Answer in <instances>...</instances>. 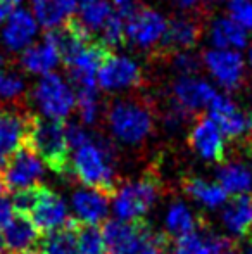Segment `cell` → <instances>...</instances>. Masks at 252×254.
<instances>
[{"mask_svg":"<svg viewBox=\"0 0 252 254\" xmlns=\"http://www.w3.org/2000/svg\"><path fill=\"white\" fill-rule=\"evenodd\" d=\"M23 145L31 149L57 175H69L73 171L66 125L62 121L42 116H30Z\"/></svg>","mask_w":252,"mask_h":254,"instance_id":"6da1fadb","label":"cell"},{"mask_svg":"<svg viewBox=\"0 0 252 254\" xmlns=\"http://www.w3.org/2000/svg\"><path fill=\"white\" fill-rule=\"evenodd\" d=\"M107 254H164L169 246L166 234L142 220H109L102 228Z\"/></svg>","mask_w":252,"mask_h":254,"instance_id":"7a4b0ae2","label":"cell"},{"mask_svg":"<svg viewBox=\"0 0 252 254\" xmlns=\"http://www.w3.org/2000/svg\"><path fill=\"white\" fill-rule=\"evenodd\" d=\"M71 168L83 185L112 195L116 192L114 180V151L104 138L90 135L83 145L74 149Z\"/></svg>","mask_w":252,"mask_h":254,"instance_id":"3957f363","label":"cell"},{"mask_svg":"<svg viewBox=\"0 0 252 254\" xmlns=\"http://www.w3.org/2000/svg\"><path fill=\"white\" fill-rule=\"evenodd\" d=\"M107 121L114 137L125 144H140L154 128V120L147 102L137 99L116 101L109 107Z\"/></svg>","mask_w":252,"mask_h":254,"instance_id":"277c9868","label":"cell"},{"mask_svg":"<svg viewBox=\"0 0 252 254\" xmlns=\"http://www.w3.org/2000/svg\"><path fill=\"white\" fill-rule=\"evenodd\" d=\"M161 195V182L154 175H144L135 182L123 184L116 190L114 211L119 220H142Z\"/></svg>","mask_w":252,"mask_h":254,"instance_id":"5b68a950","label":"cell"},{"mask_svg":"<svg viewBox=\"0 0 252 254\" xmlns=\"http://www.w3.org/2000/svg\"><path fill=\"white\" fill-rule=\"evenodd\" d=\"M44 177V161L26 145H21L0 170L3 190L17 192L33 187Z\"/></svg>","mask_w":252,"mask_h":254,"instance_id":"8992f818","label":"cell"},{"mask_svg":"<svg viewBox=\"0 0 252 254\" xmlns=\"http://www.w3.org/2000/svg\"><path fill=\"white\" fill-rule=\"evenodd\" d=\"M35 101L45 118L62 121L71 114L74 107V94L69 85L59 74H44L38 85L35 87Z\"/></svg>","mask_w":252,"mask_h":254,"instance_id":"52a82bcc","label":"cell"},{"mask_svg":"<svg viewBox=\"0 0 252 254\" xmlns=\"http://www.w3.org/2000/svg\"><path fill=\"white\" fill-rule=\"evenodd\" d=\"M209 118L219 127L223 137L230 140L244 137L252 138V111H240L226 95L218 94L212 99L209 104Z\"/></svg>","mask_w":252,"mask_h":254,"instance_id":"ba28073f","label":"cell"},{"mask_svg":"<svg viewBox=\"0 0 252 254\" xmlns=\"http://www.w3.org/2000/svg\"><path fill=\"white\" fill-rule=\"evenodd\" d=\"M166 19L151 7H137L133 14L126 19V38L133 45L149 49L155 45L166 33Z\"/></svg>","mask_w":252,"mask_h":254,"instance_id":"9c48e42d","label":"cell"},{"mask_svg":"<svg viewBox=\"0 0 252 254\" xmlns=\"http://www.w3.org/2000/svg\"><path fill=\"white\" fill-rule=\"evenodd\" d=\"M30 220L38 228V232L50 234L54 230L64 228L73 218L69 216L67 204L61 195L42 185L38 201L30 213Z\"/></svg>","mask_w":252,"mask_h":254,"instance_id":"30bf717a","label":"cell"},{"mask_svg":"<svg viewBox=\"0 0 252 254\" xmlns=\"http://www.w3.org/2000/svg\"><path fill=\"white\" fill-rule=\"evenodd\" d=\"M204 64L221 87L237 90L246 74V63L242 56L232 49H211L204 54Z\"/></svg>","mask_w":252,"mask_h":254,"instance_id":"8fae6325","label":"cell"},{"mask_svg":"<svg viewBox=\"0 0 252 254\" xmlns=\"http://www.w3.org/2000/svg\"><path fill=\"white\" fill-rule=\"evenodd\" d=\"M142 81V69L126 56H109L97 71V83L104 90H125Z\"/></svg>","mask_w":252,"mask_h":254,"instance_id":"7c38bea8","label":"cell"},{"mask_svg":"<svg viewBox=\"0 0 252 254\" xmlns=\"http://www.w3.org/2000/svg\"><path fill=\"white\" fill-rule=\"evenodd\" d=\"M189 144L204 159L214 163L225 161V138L211 118H199L189 135Z\"/></svg>","mask_w":252,"mask_h":254,"instance_id":"4fadbf2b","label":"cell"},{"mask_svg":"<svg viewBox=\"0 0 252 254\" xmlns=\"http://www.w3.org/2000/svg\"><path fill=\"white\" fill-rule=\"evenodd\" d=\"M28 118L21 109L0 107V170L10 156L24 144Z\"/></svg>","mask_w":252,"mask_h":254,"instance_id":"5bb4252c","label":"cell"},{"mask_svg":"<svg viewBox=\"0 0 252 254\" xmlns=\"http://www.w3.org/2000/svg\"><path fill=\"white\" fill-rule=\"evenodd\" d=\"M40 239V232L26 214L14 213L12 220L3 227L5 248L12 254L37 251Z\"/></svg>","mask_w":252,"mask_h":254,"instance_id":"9a60e30c","label":"cell"},{"mask_svg":"<svg viewBox=\"0 0 252 254\" xmlns=\"http://www.w3.org/2000/svg\"><path fill=\"white\" fill-rule=\"evenodd\" d=\"M173 94H175V101L180 106L194 113V111L209 106L212 99L218 95V92L212 88V85H209L204 80H199L194 76H182L173 85Z\"/></svg>","mask_w":252,"mask_h":254,"instance_id":"2e32d148","label":"cell"},{"mask_svg":"<svg viewBox=\"0 0 252 254\" xmlns=\"http://www.w3.org/2000/svg\"><path fill=\"white\" fill-rule=\"evenodd\" d=\"M111 195L97 189H76L73 194V209L81 223L97 225L107 218Z\"/></svg>","mask_w":252,"mask_h":254,"instance_id":"e0dca14e","label":"cell"},{"mask_svg":"<svg viewBox=\"0 0 252 254\" xmlns=\"http://www.w3.org/2000/svg\"><path fill=\"white\" fill-rule=\"evenodd\" d=\"M37 19L31 16V12L24 9L12 10L3 26V44L9 51H23L31 44V40L37 35Z\"/></svg>","mask_w":252,"mask_h":254,"instance_id":"ac0fdd59","label":"cell"},{"mask_svg":"<svg viewBox=\"0 0 252 254\" xmlns=\"http://www.w3.org/2000/svg\"><path fill=\"white\" fill-rule=\"evenodd\" d=\"M221 221L225 228L235 237L252 235V192L233 195L221 211Z\"/></svg>","mask_w":252,"mask_h":254,"instance_id":"d6986e66","label":"cell"},{"mask_svg":"<svg viewBox=\"0 0 252 254\" xmlns=\"http://www.w3.org/2000/svg\"><path fill=\"white\" fill-rule=\"evenodd\" d=\"M202 26L199 21L189 17H175L166 26V33L162 37V44L168 51H189L201 38Z\"/></svg>","mask_w":252,"mask_h":254,"instance_id":"ffe728a7","label":"cell"},{"mask_svg":"<svg viewBox=\"0 0 252 254\" xmlns=\"http://www.w3.org/2000/svg\"><path fill=\"white\" fill-rule=\"evenodd\" d=\"M61 61L57 49L52 42L45 40L38 45H31L21 56V66L28 73L33 74H47L54 69Z\"/></svg>","mask_w":252,"mask_h":254,"instance_id":"44dd1931","label":"cell"},{"mask_svg":"<svg viewBox=\"0 0 252 254\" xmlns=\"http://www.w3.org/2000/svg\"><path fill=\"white\" fill-rule=\"evenodd\" d=\"M31 3L38 23L47 30H54L73 14L78 0H31Z\"/></svg>","mask_w":252,"mask_h":254,"instance_id":"7402d4cb","label":"cell"},{"mask_svg":"<svg viewBox=\"0 0 252 254\" xmlns=\"http://www.w3.org/2000/svg\"><path fill=\"white\" fill-rule=\"evenodd\" d=\"M76 225L78 220L73 218L64 228L45 234L38 244L40 254H78Z\"/></svg>","mask_w":252,"mask_h":254,"instance_id":"603a6c76","label":"cell"},{"mask_svg":"<svg viewBox=\"0 0 252 254\" xmlns=\"http://www.w3.org/2000/svg\"><path fill=\"white\" fill-rule=\"evenodd\" d=\"M183 190L194 197L197 202L204 204L209 209H216V207L223 206L228 199L226 190L219 184H209L204 178L199 177H189L183 180Z\"/></svg>","mask_w":252,"mask_h":254,"instance_id":"cb8c5ba5","label":"cell"},{"mask_svg":"<svg viewBox=\"0 0 252 254\" xmlns=\"http://www.w3.org/2000/svg\"><path fill=\"white\" fill-rule=\"evenodd\" d=\"M211 40L216 49H244L249 37L232 17H218L211 26Z\"/></svg>","mask_w":252,"mask_h":254,"instance_id":"d4e9b609","label":"cell"},{"mask_svg":"<svg viewBox=\"0 0 252 254\" xmlns=\"http://www.w3.org/2000/svg\"><path fill=\"white\" fill-rule=\"evenodd\" d=\"M218 182L226 194H249L252 190V171L246 164L226 163L218 170Z\"/></svg>","mask_w":252,"mask_h":254,"instance_id":"484cf974","label":"cell"},{"mask_svg":"<svg viewBox=\"0 0 252 254\" xmlns=\"http://www.w3.org/2000/svg\"><path fill=\"white\" fill-rule=\"evenodd\" d=\"M202 220L194 216V213L187 207V204L182 201H175L168 207L166 213V228L171 235L183 237L187 234H192L199 228Z\"/></svg>","mask_w":252,"mask_h":254,"instance_id":"4316f807","label":"cell"},{"mask_svg":"<svg viewBox=\"0 0 252 254\" xmlns=\"http://www.w3.org/2000/svg\"><path fill=\"white\" fill-rule=\"evenodd\" d=\"M78 254H107L104 234L97 225H88L78 221L76 225Z\"/></svg>","mask_w":252,"mask_h":254,"instance_id":"83f0119b","label":"cell"},{"mask_svg":"<svg viewBox=\"0 0 252 254\" xmlns=\"http://www.w3.org/2000/svg\"><path fill=\"white\" fill-rule=\"evenodd\" d=\"M112 14L111 3L101 0V2L88 3V5L80 7V21L83 23V26L90 30H99V28L104 26V23L109 19V16Z\"/></svg>","mask_w":252,"mask_h":254,"instance_id":"f1b7e54d","label":"cell"},{"mask_svg":"<svg viewBox=\"0 0 252 254\" xmlns=\"http://www.w3.org/2000/svg\"><path fill=\"white\" fill-rule=\"evenodd\" d=\"M125 26H126L125 17H123L119 12H112L111 16H109V19L104 23V26H102V40L101 42H104L109 49L121 45L126 38Z\"/></svg>","mask_w":252,"mask_h":254,"instance_id":"f546056e","label":"cell"},{"mask_svg":"<svg viewBox=\"0 0 252 254\" xmlns=\"http://www.w3.org/2000/svg\"><path fill=\"white\" fill-rule=\"evenodd\" d=\"M78 111L85 125H94L99 116V95L94 90H78Z\"/></svg>","mask_w":252,"mask_h":254,"instance_id":"4dcf8cb0","label":"cell"},{"mask_svg":"<svg viewBox=\"0 0 252 254\" xmlns=\"http://www.w3.org/2000/svg\"><path fill=\"white\" fill-rule=\"evenodd\" d=\"M24 92V81L12 71L0 69V101L9 102L17 99Z\"/></svg>","mask_w":252,"mask_h":254,"instance_id":"1f68e13d","label":"cell"},{"mask_svg":"<svg viewBox=\"0 0 252 254\" xmlns=\"http://www.w3.org/2000/svg\"><path fill=\"white\" fill-rule=\"evenodd\" d=\"M171 254H211V251L205 246L199 228L192 234H187L183 237H178L175 244V249Z\"/></svg>","mask_w":252,"mask_h":254,"instance_id":"d6a6232c","label":"cell"},{"mask_svg":"<svg viewBox=\"0 0 252 254\" xmlns=\"http://www.w3.org/2000/svg\"><path fill=\"white\" fill-rule=\"evenodd\" d=\"M230 17L244 30H252V0H232L228 5Z\"/></svg>","mask_w":252,"mask_h":254,"instance_id":"836d02e7","label":"cell"},{"mask_svg":"<svg viewBox=\"0 0 252 254\" xmlns=\"http://www.w3.org/2000/svg\"><path fill=\"white\" fill-rule=\"evenodd\" d=\"M173 67H175L182 76H194V74L201 69V59L189 51L175 52Z\"/></svg>","mask_w":252,"mask_h":254,"instance_id":"e575fe53","label":"cell"},{"mask_svg":"<svg viewBox=\"0 0 252 254\" xmlns=\"http://www.w3.org/2000/svg\"><path fill=\"white\" fill-rule=\"evenodd\" d=\"M66 135H67V144H69V149H78L80 145H83L85 142L90 138V133H88L85 128H81L80 125H67L66 127Z\"/></svg>","mask_w":252,"mask_h":254,"instance_id":"d590c367","label":"cell"},{"mask_svg":"<svg viewBox=\"0 0 252 254\" xmlns=\"http://www.w3.org/2000/svg\"><path fill=\"white\" fill-rule=\"evenodd\" d=\"M14 216V207L12 201L3 195H0V227H5Z\"/></svg>","mask_w":252,"mask_h":254,"instance_id":"8d00e7d4","label":"cell"},{"mask_svg":"<svg viewBox=\"0 0 252 254\" xmlns=\"http://www.w3.org/2000/svg\"><path fill=\"white\" fill-rule=\"evenodd\" d=\"M114 5L118 7V12L121 14L125 19H128L138 7L137 0H114Z\"/></svg>","mask_w":252,"mask_h":254,"instance_id":"74e56055","label":"cell"},{"mask_svg":"<svg viewBox=\"0 0 252 254\" xmlns=\"http://www.w3.org/2000/svg\"><path fill=\"white\" fill-rule=\"evenodd\" d=\"M180 10H194L202 3V0H173Z\"/></svg>","mask_w":252,"mask_h":254,"instance_id":"f35d334b","label":"cell"},{"mask_svg":"<svg viewBox=\"0 0 252 254\" xmlns=\"http://www.w3.org/2000/svg\"><path fill=\"white\" fill-rule=\"evenodd\" d=\"M12 14V9L10 7H3V5H0V24L3 23V21H7V17Z\"/></svg>","mask_w":252,"mask_h":254,"instance_id":"ab89813d","label":"cell"},{"mask_svg":"<svg viewBox=\"0 0 252 254\" xmlns=\"http://www.w3.org/2000/svg\"><path fill=\"white\" fill-rule=\"evenodd\" d=\"M19 2H21V0H0V5L14 9V5H16V3H19Z\"/></svg>","mask_w":252,"mask_h":254,"instance_id":"60d3db41","label":"cell"},{"mask_svg":"<svg viewBox=\"0 0 252 254\" xmlns=\"http://www.w3.org/2000/svg\"><path fill=\"white\" fill-rule=\"evenodd\" d=\"M244 254H252V235L247 237V246H246V249H244Z\"/></svg>","mask_w":252,"mask_h":254,"instance_id":"b9f144b4","label":"cell"},{"mask_svg":"<svg viewBox=\"0 0 252 254\" xmlns=\"http://www.w3.org/2000/svg\"><path fill=\"white\" fill-rule=\"evenodd\" d=\"M0 254H5V241H3L2 232H0Z\"/></svg>","mask_w":252,"mask_h":254,"instance_id":"7bdbcfd3","label":"cell"},{"mask_svg":"<svg viewBox=\"0 0 252 254\" xmlns=\"http://www.w3.org/2000/svg\"><path fill=\"white\" fill-rule=\"evenodd\" d=\"M95 2H101V0H78V3H80V7L88 5V3H95Z\"/></svg>","mask_w":252,"mask_h":254,"instance_id":"ee69618b","label":"cell"},{"mask_svg":"<svg viewBox=\"0 0 252 254\" xmlns=\"http://www.w3.org/2000/svg\"><path fill=\"white\" fill-rule=\"evenodd\" d=\"M247 156H249L251 166H252V142H249V145H247Z\"/></svg>","mask_w":252,"mask_h":254,"instance_id":"f6af8a7d","label":"cell"},{"mask_svg":"<svg viewBox=\"0 0 252 254\" xmlns=\"http://www.w3.org/2000/svg\"><path fill=\"white\" fill-rule=\"evenodd\" d=\"M221 254H239V251H237V246H233V248L226 249V251H225V253H221Z\"/></svg>","mask_w":252,"mask_h":254,"instance_id":"bcb514c9","label":"cell"},{"mask_svg":"<svg viewBox=\"0 0 252 254\" xmlns=\"http://www.w3.org/2000/svg\"><path fill=\"white\" fill-rule=\"evenodd\" d=\"M249 63H251V66H252V47H251V51H249Z\"/></svg>","mask_w":252,"mask_h":254,"instance_id":"7dc6e473","label":"cell"},{"mask_svg":"<svg viewBox=\"0 0 252 254\" xmlns=\"http://www.w3.org/2000/svg\"><path fill=\"white\" fill-rule=\"evenodd\" d=\"M2 190H3V185H2V180H0V195H2Z\"/></svg>","mask_w":252,"mask_h":254,"instance_id":"c3c4849f","label":"cell"},{"mask_svg":"<svg viewBox=\"0 0 252 254\" xmlns=\"http://www.w3.org/2000/svg\"><path fill=\"white\" fill-rule=\"evenodd\" d=\"M2 64H3V57L0 56V67H2Z\"/></svg>","mask_w":252,"mask_h":254,"instance_id":"681fc988","label":"cell"}]
</instances>
